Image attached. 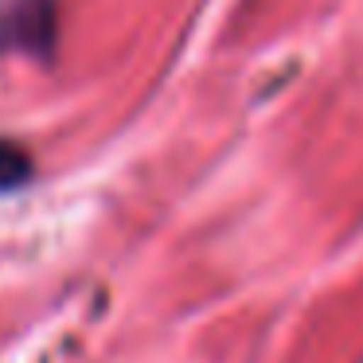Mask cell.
<instances>
[{"instance_id": "6da1fadb", "label": "cell", "mask_w": 363, "mask_h": 363, "mask_svg": "<svg viewBox=\"0 0 363 363\" xmlns=\"http://www.w3.org/2000/svg\"><path fill=\"white\" fill-rule=\"evenodd\" d=\"M55 35V0H16L0 12V48L48 51Z\"/></svg>"}, {"instance_id": "7a4b0ae2", "label": "cell", "mask_w": 363, "mask_h": 363, "mask_svg": "<svg viewBox=\"0 0 363 363\" xmlns=\"http://www.w3.org/2000/svg\"><path fill=\"white\" fill-rule=\"evenodd\" d=\"M28 172H32L28 152H20L12 141H0V188H16V184H24Z\"/></svg>"}]
</instances>
